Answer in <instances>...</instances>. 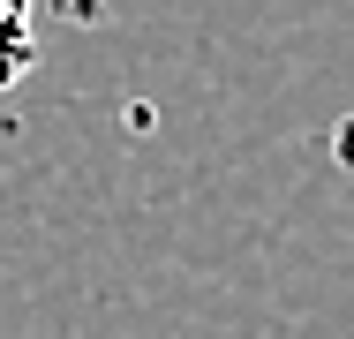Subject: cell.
Instances as JSON below:
<instances>
[{
    "mask_svg": "<svg viewBox=\"0 0 354 339\" xmlns=\"http://www.w3.org/2000/svg\"><path fill=\"white\" fill-rule=\"evenodd\" d=\"M23 68H30V23L0 8V83H15Z\"/></svg>",
    "mask_w": 354,
    "mask_h": 339,
    "instance_id": "1",
    "label": "cell"
}]
</instances>
